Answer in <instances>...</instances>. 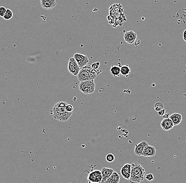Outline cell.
<instances>
[{"label": "cell", "instance_id": "obj_1", "mask_svg": "<svg viewBox=\"0 0 186 183\" xmlns=\"http://www.w3.org/2000/svg\"><path fill=\"white\" fill-rule=\"evenodd\" d=\"M107 19L109 24L114 28L122 25L126 21L122 6L119 3L114 4L110 6Z\"/></svg>", "mask_w": 186, "mask_h": 183}, {"label": "cell", "instance_id": "obj_2", "mask_svg": "<svg viewBox=\"0 0 186 183\" xmlns=\"http://www.w3.org/2000/svg\"><path fill=\"white\" fill-rule=\"evenodd\" d=\"M68 103L66 102H58L54 104L51 114L55 120L60 121L66 122L70 119L72 115V112H68L66 110V106Z\"/></svg>", "mask_w": 186, "mask_h": 183}, {"label": "cell", "instance_id": "obj_3", "mask_svg": "<svg viewBox=\"0 0 186 183\" xmlns=\"http://www.w3.org/2000/svg\"><path fill=\"white\" fill-rule=\"evenodd\" d=\"M101 72V71H98L93 69L92 66L87 65L80 68V73L77 75L78 80L80 82L87 81H94L98 75Z\"/></svg>", "mask_w": 186, "mask_h": 183}, {"label": "cell", "instance_id": "obj_4", "mask_svg": "<svg viewBox=\"0 0 186 183\" xmlns=\"http://www.w3.org/2000/svg\"><path fill=\"white\" fill-rule=\"evenodd\" d=\"M145 171L140 163H134L131 164L130 182L131 183H140L145 179Z\"/></svg>", "mask_w": 186, "mask_h": 183}, {"label": "cell", "instance_id": "obj_5", "mask_svg": "<svg viewBox=\"0 0 186 183\" xmlns=\"http://www.w3.org/2000/svg\"><path fill=\"white\" fill-rule=\"evenodd\" d=\"M79 89L81 92L85 94H92L95 92V84L94 81H87L81 82L79 84Z\"/></svg>", "mask_w": 186, "mask_h": 183}, {"label": "cell", "instance_id": "obj_6", "mask_svg": "<svg viewBox=\"0 0 186 183\" xmlns=\"http://www.w3.org/2000/svg\"><path fill=\"white\" fill-rule=\"evenodd\" d=\"M68 68L69 72L74 76H77L80 71V68L79 67L74 57L69 58L68 63Z\"/></svg>", "mask_w": 186, "mask_h": 183}, {"label": "cell", "instance_id": "obj_7", "mask_svg": "<svg viewBox=\"0 0 186 183\" xmlns=\"http://www.w3.org/2000/svg\"><path fill=\"white\" fill-rule=\"evenodd\" d=\"M73 57L75 58V59L80 68L87 65V63H89V57L85 54L76 53L74 54Z\"/></svg>", "mask_w": 186, "mask_h": 183}, {"label": "cell", "instance_id": "obj_8", "mask_svg": "<svg viewBox=\"0 0 186 183\" xmlns=\"http://www.w3.org/2000/svg\"><path fill=\"white\" fill-rule=\"evenodd\" d=\"M88 179L90 183H101L102 180L101 171L99 170L92 171L89 174Z\"/></svg>", "mask_w": 186, "mask_h": 183}, {"label": "cell", "instance_id": "obj_9", "mask_svg": "<svg viewBox=\"0 0 186 183\" xmlns=\"http://www.w3.org/2000/svg\"><path fill=\"white\" fill-rule=\"evenodd\" d=\"M137 37V34L134 31H128L125 32L123 38L127 43L132 45L136 41Z\"/></svg>", "mask_w": 186, "mask_h": 183}, {"label": "cell", "instance_id": "obj_10", "mask_svg": "<svg viewBox=\"0 0 186 183\" xmlns=\"http://www.w3.org/2000/svg\"><path fill=\"white\" fill-rule=\"evenodd\" d=\"M41 6L44 9L50 10L56 7V0H40Z\"/></svg>", "mask_w": 186, "mask_h": 183}, {"label": "cell", "instance_id": "obj_11", "mask_svg": "<svg viewBox=\"0 0 186 183\" xmlns=\"http://www.w3.org/2000/svg\"><path fill=\"white\" fill-rule=\"evenodd\" d=\"M149 145L148 143L146 141H142L140 142V143L136 144L135 145V148L134 150V154L136 155V156H141L142 155L143 151L145 149V147L146 145Z\"/></svg>", "mask_w": 186, "mask_h": 183}, {"label": "cell", "instance_id": "obj_12", "mask_svg": "<svg viewBox=\"0 0 186 183\" xmlns=\"http://www.w3.org/2000/svg\"><path fill=\"white\" fill-rule=\"evenodd\" d=\"M131 172V164L126 163L121 168V175L123 176V177L126 180H130Z\"/></svg>", "mask_w": 186, "mask_h": 183}, {"label": "cell", "instance_id": "obj_13", "mask_svg": "<svg viewBox=\"0 0 186 183\" xmlns=\"http://www.w3.org/2000/svg\"><path fill=\"white\" fill-rule=\"evenodd\" d=\"M114 172V169L110 168H106V167L102 168L101 170L102 175L101 183H105V181L109 179Z\"/></svg>", "mask_w": 186, "mask_h": 183}, {"label": "cell", "instance_id": "obj_14", "mask_svg": "<svg viewBox=\"0 0 186 183\" xmlns=\"http://www.w3.org/2000/svg\"><path fill=\"white\" fill-rule=\"evenodd\" d=\"M161 127L164 131H169L173 129L174 127V123L170 118L163 119L161 122Z\"/></svg>", "mask_w": 186, "mask_h": 183}, {"label": "cell", "instance_id": "obj_15", "mask_svg": "<svg viewBox=\"0 0 186 183\" xmlns=\"http://www.w3.org/2000/svg\"><path fill=\"white\" fill-rule=\"evenodd\" d=\"M155 154H156V149L155 147L148 145L145 147L142 156L144 157H152L155 156Z\"/></svg>", "mask_w": 186, "mask_h": 183}, {"label": "cell", "instance_id": "obj_16", "mask_svg": "<svg viewBox=\"0 0 186 183\" xmlns=\"http://www.w3.org/2000/svg\"><path fill=\"white\" fill-rule=\"evenodd\" d=\"M169 118L172 120V121L173 122L174 126H175V125H179V124L181 122L183 116L180 113H174L171 115H170Z\"/></svg>", "mask_w": 186, "mask_h": 183}, {"label": "cell", "instance_id": "obj_17", "mask_svg": "<svg viewBox=\"0 0 186 183\" xmlns=\"http://www.w3.org/2000/svg\"><path fill=\"white\" fill-rule=\"evenodd\" d=\"M120 181V176L118 172L114 171L109 179L105 181V183H119Z\"/></svg>", "mask_w": 186, "mask_h": 183}, {"label": "cell", "instance_id": "obj_18", "mask_svg": "<svg viewBox=\"0 0 186 183\" xmlns=\"http://www.w3.org/2000/svg\"><path fill=\"white\" fill-rule=\"evenodd\" d=\"M131 71L128 65H124L121 67V75L125 77H128L130 74Z\"/></svg>", "mask_w": 186, "mask_h": 183}, {"label": "cell", "instance_id": "obj_19", "mask_svg": "<svg viewBox=\"0 0 186 183\" xmlns=\"http://www.w3.org/2000/svg\"><path fill=\"white\" fill-rule=\"evenodd\" d=\"M110 72L111 74L114 77H119L121 75V67L119 66H112Z\"/></svg>", "mask_w": 186, "mask_h": 183}, {"label": "cell", "instance_id": "obj_20", "mask_svg": "<svg viewBox=\"0 0 186 183\" xmlns=\"http://www.w3.org/2000/svg\"><path fill=\"white\" fill-rule=\"evenodd\" d=\"M13 16V12L12 11V10L9 9H6V14H5L3 18L5 20H11V19L12 18Z\"/></svg>", "mask_w": 186, "mask_h": 183}, {"label": "cell", "instance_id": "obj_21", "mask_svg": "<svg viewBox=\"0 0 186 183\" xmlns=\"http://www.w3.org/2000/svg\"><path fill=\"white\" fill-rule=\"evenodd\" d=\"M163 109V104L161 102H157L154 105V110L156 111H159Z\"/></svg>", "mask_w": 186, "mask_h": 183}, {"label": "cell", "instance_id": "obj_22", "mask_svg": "<svg viewBox=\"0 0 186 183\" xmlns=\"http://www.w3.org/2000/svg\"><path fill=\"white\" fill-rule=\"evenodd\" d=\"M106 160L108 163H112L115 160V156L112 154H109L106 156Z\"/></svg>", "mask_w": 186, "mask_h": 183}, {"label": "cell", "instance_id": "obj_23", "mask_svg": "<svg viewBox=\"0 0 186 183\" xmlns=\"http://www.w3.org/2000/svg\"><path fill=\"white\" fill-rule=\"evenodd\" d=\"M6 12V9L4 7H0V16L3 17Z\"/></svg>", "mask_w": 186, "mask_h": 183}, {"label": "cell", "instance_id": "obj_24", "mask_svg": "<svg viewBox=\"0 0 186 183\" xmlns=\"http://www.w3.org/2000/svg\"><path fill=\"white\" fill-rule=\"evenodd\" d=\"M66 110L68 112H72V111L74 110V107L71 104H69L68 103L66 106Z\"/></svg>", "mask_w": 186, "mask_h": 183}, {"label": "cell", "instance_id": "obj_25", "mask_svg": "<svg viewBox=\"0 0 186 183\" xmlns=\"http://www.w3.org/2000/svg\"><path fill=\"white\" fill-rule=\"evenodd\" d=\"M145 179L148 180V181H154V175L152 174H147V175L145 176Z\"/></svg>", "mask_w": 186, "mask_h": 183}, {"label": "cell", "instance_id": "obj_26", "mask_svg": "<svg viewBox=\"0 0 186 183\" xmlns=\"http://www.w3.org/2000/svg\"><path fill=\"white\" fill-rule=\"evenodd\" d=\"M91 66H92L93 69L97 70L99 68V66H100V63H99V62H96V63H93L92 65Z\"/></svg>", "mask_w": 186, "mask_h": 183}, {"label": "cell", "instance_id": "obj_27", "mask_svg": "<svg viewBox=\"0 0 186 183\" xmlns=\"http://www.w3.org/2000/svg\"><path fill=\"white\" fill-rule=\"evenodd\" d=\"M158 113L159 114L160 116H163L164 115V114L166 113V110L165 109H163L162 110H161L159 111L158 112Z\"/></svg>", "mask_w": 186, "mask_h": 183}, {"label": "cell", "instance_id": "obj_28", "mask_svg": "<svg viewBox=\"0 0 186 183\" xmlns=\"http://www.w3.org/2000/svg\"><path fill=\"white\" fill-rule=\"evenodd\" d=\"M183 39L186 42V29L184 30L183 34Z\"/></svg>", "mask_w": 186, "mask_h": 183}, {"label": "cell", "instance_id": "obj_29", "mask_svg": "<svg viewBox=\"0 0 186 183\" xmlns=\"http://www.w3.org/2000/svg\"><path fill=\"white\" fill-rule=\"evenodd\" d=\"M170 117V114H169V113H165L164 114V115L163 116V119H167V118H169Z\"/></svg>", "mask_w": 186, "mask_h": 183}]
</instances>
